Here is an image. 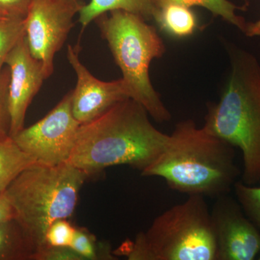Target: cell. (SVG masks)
<instances>
[{"label":"cell","mask_w":260,"mask_h":260,"mask_svg":"<svg viewBox=\"0 0 260 260\" xmlns=\"http://www.w3.org/2000/svg\"><path fill=\"white\" fill-rule=\"evenodd\" d=\"M169 135L151 124L139 103L126 99L100 117L80 124L70 161L89 177L126 165L143 172L165 148Z\"/></svg>","instance_id":"6da1fadb"},{"label":"cell","mask_w":260,"mask_h":260,"mask_svg":"<svg viewBox=\"0 0 260 260\" xmlns=\"http://www.w3.org/2000/svg\"><path fill=\"white\" fill-rule=\"evenodd\" d=\"M239 174L235 148L191 119L178 123L162 153L141 172L188 196L211 198L228 194Z\"/></svg>","instance_id":"7a4b0ae2"},{"label":"cell","mask_w":260,"mask_h":260,"mask_svg":"<svg viewBox=\"0 0 260 260\" xmlns=\"http://www.w3.org/2000/svg\"><path fill=\"white\" fill-rule=\"evenodd\" d=\"M204 127L242 150V182L260 181V67L250 54L233 55L227 83L216 104L208 106Z\"/></svg>","instance_id":"3957f363"},{"label":"cell","mask_w":260,"mask_h":260,"mask_svg":"<svg viewBox=\"0 0 260 260\" xmlns=\"http://www.w3.org/2000/svg\"><path fill=\"white\" fill-rule=\"evenodd\" d=\"M88 177L70 162L54 167L35 164L3 193L13 209V218L36 252L46 247V234L51 224L73 215L80 190Z\"/></svg>","instance_id":"277c9868"},{"label":"cell","mask_w":260,"mask_h":260,"mask_svg":"<svg viewBox=\"0 0 260 260\" xmlns=\"http://www.w3.org/2000/svg\"><path fill=\"white\" fill-rule=\"evenodd\" d=\"M202 195L156 217L148 230L126 241L117 254L129 260H217L211 213Z\"/></svg>","instance_id":"5b68a950"},{"label":"cell","mask_w":260,"mask_h":260,"mask_svg":"<svg viewBox=\"0 0 260 260\" xmlns=\"http://www.w3.org/2000/svg\"><path fill=\"white\" fill-rule=\"evenodd\" d=\"M94 21L121 70L130 99L141 104L158 122L170 120V112L149 75L150 62L166 51L155 28L140 15L122 10L104 13Z\"/></svg>","instance_id":"8992f818"},{"label":"cell","mask_w":260,"mask_h":260,"mask_svg":"<svg viewBox=\"0 0 260 260\" xmlns=\"http://www.w3.org/2000/svg\"><path fill=\"white\" fill-rule=\"evenodd\" d=\"M80 124L72 111V90L47 116L13 137L25 153L40 165L69 162Z\"/></svg>","instance_id":"52a82bcc"},{"label":"cell","mask_w":260,"mask_h":260,"mask_svg":"<svg viewBox=\"0 0 260 260\" xmlns=\"http://www.w3.org/2000/svg\"><path fill=\"white\" fill-rule=\"evenodd\" d=\"M85 4L83 0H32L25 18V37L47 78L54 71V56L75 25L73 18Z\"/></svg>","instance_id":"ba28073f"},{"label":"cell","mask_w":260,"mask_h":260,"mask_svg":"<svg viewBox=\"0 0 260 260\" xmlns=\"http://www.w3.org/2000/svg\"><path fill=\"white\" fill-rule=\"evenodd\" d=\"M211 213L217 260H252L260 253V233L227 194L217 198Z\"/></svg>","instance_id":"9c48e42d"},{"label":"cell","mask_w":260,"mask_h":260,"mask_svg":"<svg viewBox=\"0 0 260 260\" xmlns=\"http://www.w3.org/2000/svg\"><path fill=\"white\" fill-rule=\"evenodd\" d=\"M80 46L68 47V59L77 75V84L72 90V111L80 124L100 117L124 99H130L122 78L112 82L97 79L79 59Z\"/></svg>","instance_id":"30bf717a"},{"label":"cell","mask_w":260,"mask_h":260,"mask_svg":"<svg viewBox=\"0 0 260 260\" xmlns=\"http://www.w3.org/2000/svg\"><path fill=\"white\" fill-rule=\"evenodd\" d=\"M5 64L10 71L8 107L13 138L23 129L29 106L47 77L42 63L32 55L25 35L10 51Z\"/></svg>","instance_id":"8fae6325"},{"label":"cell","mask_w":260,"mask_h":260,"mask_svg":"<svg viewBox=\"0 0 260 260\" xmlns=\"http://www.w3.org/2000/svg\"><path fill=\"white\" fill-rule=\"evenodd\" d=\"M115 10H122L139 15L146 20L153 18L155 8L151 0H90L79 13L81 32L104 13Z\"/></svg>","instance_id":"7c38bea8"},{"label":"cell","mask_w":260,"mask_h":260,"mask_svg":"<svg viewBox=\"0 0 260 260\" xmlns=\"http://www.w3.org/2000/svg\"><path fill=\"white\" fill-rule=\"evenodd\" d=\"M153 18L162 30L179 39L192 35L198 26L194 12L184 5H164L155 9Z\"/></svg>","instance_id":"4fadbf2b"},{"label":"cell","mask_w":260,"mask_h":260,"mask_svg":"<svg viewBox=\"0 0 260 260\" xmlns=\"http://www.w3.org/2000/svg\"><path fill=\"white\" fill-rule=\"evenodd\" d=\"M35 164L11 136L0 138V193H4L24 170Z\"/></svg>","instance_id":"5bb4252c"},{"label":"cell","mask_w":260,"mask_h":260,"mask_svg":"<svg viewBox=\"0 0 260 260\" xmlns=\"http://www.w3.org/2000/svg\"><path fill=\"white\" fill-rule=\"evenodd\" d=\"M36 250L14 218L0 223V260H32Z\"/></svg>","instance_id":"9a60e30c"},{"label":"cell","mask_w":260,"mask_h":260,"mask_svg":"<svg viewBox=\"0 0 260 260\" xmlns=\"http://www.w3.org/2000/svg\"><path fill=\"white\" fill-rule=\"evenodd\" d=\"M155 9L168 4H179L184 6H199L209 10L215 16L221 17L244 32L246 27L245 19L236 14V10H246L247 5L237 6L229 0H151Z\"/></svg>","instance_id":"2e32d148"},{"label":"cell","mask_w":260,"mask_h":260,"mask_svg":"<svg viewBox=\"0 0 260 260\" xmlns=\"http://www.w3.org/2000/svg\"><path fill=\"white\" fill-rule=\"evenodd\" d=\"M70 248L83 260L116 259L112 255L110 246L105 244L98 246L95 236L84 228H76Z\"/></svg>","instance_id":"e0dca14e"},{"label":"cell","mask_w":260,"mask_h":260,"mask_svg":"<svg viewBox=\"0 0 260 260\" xmlns=\"http://www.w3.org/2000/svg\"><path fill=\"white\" fill-rule=\"evenodd\" d=\"M25 35V18L0 20V73L10 51Z\"/></svg>","instance_id":"ac0fdd59"},{"label":"cell","mask_w":260,"mask_h":260,"mask_svg":"<svg viewBox=\"0 0 260 260\" xmlns=\"http://www.w3.org/2000/svg\"><path fill=\"white\" fill-rule=\"evenodd\" d=\"M238 201L251 222L260 228V186L251 187L242 181L234 184Z\"/></svg>","instance_id":"d6986e66"},{"label":"cell","mask_w":260,"mask_h":260,"mask_svg":"<svg viewBox=\"0 0 260 260\" xmlns=\"http://www.w3.org/2000/svg\"><path fill=\"white\" fill-rule=\"evenodd\" d=\"M75 229L76 227L73 226L67 219L56 220L51 224L46 234V247L70 248Z\"/></svg>","instance_id":"ffe728a7"},{"label":"cell","mask_w":260,"mask_h":260,"mask_svg":"<svg viewBox=\"0 0 260 260\" xmlns=\"http://www.w3.org/2000/svg\"><path fill=\"white\" fill-rule=\"evenodd\" d=\"M9 81V69L8 68H4L0 73V138L10 135V117L8 107Z\"/></svg>","instance_id":"44dd1931"},{"label":"cell","mask_w":260,"mask_h":260,"mask_svg":"<svg viewBox=\"0 0 260 260\" xmlns=\"http://www.w3.org/2000/svg\"><path fill=\"white\" fill-rule=\"evenodd\" d=\"M32 260H83L81 256L68 247H46L37 251Z\"/></svg>","instance_id":"7402d4cb"},{"label":"cell","mask_w":260,"mask_h":260,"mask_svg":"<svg viewBox=\"0 0 260 260\" xmlns=\"http://www.w3.org/2000/svg\"><path fill=\"white\" fill-rule=\"evenodd\" d=\"M32 0H0V11L7 18H25Z\"/></svg>","instance_id":"603a6c76"},{"label":"cell","mask_w":260,"mask_h":260,"mask_svg":"<svg viewBox=\"0 0 260 260\" xmlns=\"http://www.w3.org/2000/svg\"><path fill=\"white\" fill-rule=\"evenodd\" d=\"M13 218V212L3 193H0V223Z\"/></svg>","instance_id":"cb8c5ba5"},{"label":"cell","mask_w":260,"mask_h":260,"mask_svg":"<svg viewBox=\"0 0 260 260\" xmlns=\"http://www.w3.org/2000/svg\"><path fill=\"white\" fill-rule=\"evenodd\" d=\"M248 5L247 0H244ZM245 34L247 37H260V20L255 23L246 24Z\"/></svg>","instance_id":"d4e9b609"},{"label":"cell","mask_w":260,"mask_h":260,"mask_svg":"<svg viewBox=\"0 0 260 260\" xmlns=\"http://www.w3.org/2000/svg\"><path fill=\"white\" fill-rule=\"evenodd\" d=\"M7 17L5 16L4 14H3V13H2L1 11H0V20H3V19L6 18Z\"/></svg>","instance_id":"484cf974"},{"label":"cell","mask_w":260,"mask_h":260,"mask_svg":"<svg viewBox=\"0 0 260 260\" xmlns=\"http://www.w3.org/2000/svg\"><path fill=\"white\" fill-rule=\"evenodd\" d=\"M259 259H260V256H259Z\"/></svg>","instance_id":"4316f807"}]
</instances>
